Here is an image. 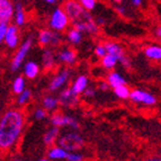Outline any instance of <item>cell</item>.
I'll return each instance as SVG.
<instances>
[{
	"mask_svg": "<svg viewBox=\"0 0 161 161\" xmlns=\"http://www.w3.org/2000/svg\"><path fill=\"white\" fill-rule=\"evenodd\" d=\"M131 3L134 7H140L143 3V0H131Z\"/></svg>",
	"mask_w": 161,
	"mask_h": 161,
	"instance_id": "obj_37",
	"label": "cell"
},
{
	"mask_svg": "<svg viewBox=\"0 0 161 161\" xmlns=\"http://www.w3.org/2000/svg\"><path fill=\"white\" fill-rule=\"evenodd\" d=\"M64 10L68 14L71 23L75 22H82V20H87V19H92V15L89 13V10L85 9L80 1H75V0H69L64 3Z\"/></svg>",
	"mask_w": 161,
	"mask_h": 161,
	"instance_id": "obj_2",
	"label": "cell"
},
{
	"mask_svg": "<svg viewBox=\"0 0 161 161\" xmlns=\"http://www.w3.org/2000/svg\"><path fill=\"white\" fill-rule=\"evenodd\" d=\"M82 32H80L79 30L72 27L70 31H68L67 33V40L69 43L71 44H79L82 41Z\"/></svg>",
	"mask_w": 161,
	"mask_h": 161,
	"instance_id": "obj_26",
	"label": "cell"
},
{
	"mask_svg": "<svg viewBox=\"0 0 161 161\" xmlns=\"http://www.w3.org/2000/svg\"><path fill=\"white\" fill-rule=\"evenodd\" d=\"M55 54L52 50L50 48H45L43 51V55H42V63H43V67L45 69H51L52 67L55 63Z\"/></svg>",
	"mask_w": 161,
	"mask_h": 161,
	"instance_id": "obj_22",
	"label": "cell"
},
{
	"mask_svg": "<svg viewBox=\"0 0 161 161\" xmlns=\"http://www.w3.org/2000/svg\"><path fill=\"white\" fill-rule=\"evenodd\" d=\"M107 81L109 83L110 88L113 89L118 86H122V85H126V79L122 77L118 72H115V71H112L110 73H108Z\"/></svg>",
	"mask_w": 161,
	"mask_h": 161,
	"instance_id": "obj_21",
	"label": "cell"
},
{
	"mask_svg": "<svg viewBox=\"0 0 161 161\" xmlns=\"http://www.w3.org/2000/svg\"><path fill=\"white\" fill-rule=\"evenodd\" d=\"M130 100L133 103H136V104L145 105V106H152L157 103V98L152 94L141 90V89L132 90Z\"/></svg>",
	"mask_w": 161,
	"mask_h": 161,
	"instance_id": "obj_8",
	"label": "cell"
},
{
	"mask_svg": "<svg viewBox=\"0 0 161 161\" xmlns=\"http://www.w3.org/2000/svg\"><path fill=\"white\" fill-rule=\"evenodd\" d=\"M37 38L42 46H59L62 43V36L54 30H42L38 33Z\"/></svg>",
	"mask_w": 161,
	"mask_h": 161,
	"instance_id": "obj_6",
	"label": "cell"
},
{
	"mask_svg": "<svg viewBox=\"0 0 161 161\" xmlns=\"http://www.w3.org/2000/svg\"><path fill=\"white\" fill-rule=\"evenodd\" d=\"M40 73V67L36 62L34 61H28L27 63H25L24 65V75L26 78L28 79H34L37 77V75Z\"/></svg>",
	"mask_w": 161,
	"mask_h": 161,
	"instance_id": "obj_19",
	"label": "cell"
},
{
	"mask_svg": "<svg viewBox=\"0 0 161 161\" xmlns=\"http://www.w3.org/2000/svg\"><path fill=\"white\" fill-rule=\"evenodd\" d=\"M44 1H45V3H54L57 0H44Z\"/></svg>",
	"mask_w": 161,
	"mask_h": 161,
	"instance_id": "obj_41",
	"label": "cell"
},
{
	"mask_svg": "<svg viewBox=\"0 0 161 161\" xmlns=\"http://www.w3.org/2000/svg\"><path fill=\"white\" fill-rule=\"evenodd\" d=\"M94 52H95V55H96V57L100 58V59L104 58L105 55L108 53L107 47H106V44H98V45H96Z\"/></svg>",
	"mask_w": 161,
	"mask_h": 161,
	"instance_id": "obj_30",
	"label": "cell"
},
{
	"mask_svg": "<svg viewBox=\"0 0 161 161\" xmlns=\"http://www.w3.org/2000/svg\"><path fill=\"white\" fill-rule=\"evenodd\" d=\"M113 1H115V3H121V1H123V0H113Z\"/></svg>",
	"mask_w": 161,
	"mask_h": 161,
	"instance_id": "obj_42",
	"label": "cell"
},
{
	"mask_svg": "<svg viewBox=\"0 0 161 161\" xmlns=\"http://www.w3.org/2000/svg\"><path fill=\"white\" fill-rule=\"evenodd\" d=\"M59 100H60V104L63 107H68V108L75 107L79 103V95L75 94L71 88H65L60 92Z\"/></svg>",
	"mask_w": 161,
	"mask_h": 161,
	"instance_id": "obj_10",
	"label": "cell"
},
{
	"mask_svg": "<svg viewBox=\"0 0 161 161\" xmlns=\"http://www.w3.org/2000/svg\"><path fill=\"white\" fill-rule=\"evenodd\" d=\"M31 98H32V92H31L30 89H25L22 94L18 95V100H17V103H18V105H20V106H24V105H26L27 103L30 102Z\"/></svg>",
	"mask_w": 161,
	"mask_h": 161,
	"instance_id": "obj_29",
	"label": "cell"
},
{
	"mask_svg": "<svg viewBox=\"0 0 161 161\" xmlns=\"http://www.w3.org/2000/svg\"><path fill=\"white\" fill-rule=\"evenodd\" d=\"M157 35H158V37H161V26L157 28Z\"/></svg>",
	"mask_w": 161,
	"mask_h": 161,
	"instance_id": "obj_40",
	"label": "cell"
},
{
	"mask_svg": "<svg viewBox=\"0 0 161 161\" xmlns=\"http://www.w3.org/2000/svg\"><path fill=\"white\" fill-rule=\"evenodd\" d=\"M83 96L86 97V98H94L96 96V89L94 87H87V89L83 92Z\"/></svg>",
	"mask_w": 161,
	"mask_h": 161,
	"instance_id": "obj_35",
	"label": "cell"
},
{
	"mask_svg": "<svg viewBox=\"0 0 161 161\" xmlns=\"http://www.w3.org/2000/svg\"><path fill=\"white\" fill-rule=\"evenodd\" d=\"M69 153V151H67L64 148L58 145V147H52L48 149L46 156L50 160H67Z\"/></svg>",
	"mask_w": 161,
	"mask_h": 161,
	"instance_id": "obj_15",
	"label": "cell"
},
{
	"mask_svg": "<svg viewBox=\"0 0 161 161\" xmlns=\"http://www.w3.org/2000/svg\"><path fill=\"white\" fill-rule=\"evenodd\" d=\"M89 86V79L87 78L86 75H79L75 78V80L73 81L72 86H71V89L73 90V92L77 95H81L83 94V92L87 89V87Z\"/></svg>",
	"mask_w": 161,
	"mask_h": 161,
	"instance_id": "obj_17",
	"label": "cell"
},
{
	"mask_svg": "<svg viewBox=\"0 0 161 161\" xmlns=\"http://www.w3.org/2000/svg\"><path fill=\"white\" fill-rule=\"evenodd\" d=\"M96 23L98 24V26H99V25H104L105 24V19L102 18V17H99V18L96 19Z\"/></svg>",
	"mask_w": 161,
	"mask_h": 161,
	"instance_id": "obj_38",
	"label": "cell"
},
{
	"mask_svg": "<svg viewBox=\"0 0 161 161\" xmlns=\"http://www.w3.org/2000/svg\"><path fill=\"white\" fill-rule=\"evenodd\" d=\"M80 3L82 5V7L87 10L92 11L96 7V0H79Z\"/></svg>",
	"mask_w": 161,
	"mask_h": 161,
	"instance_id": "obj_32",
	"label": "cell"
},
{
	"mask_svg": "<svg viewBox=\"0 0 161 161\" xmlns=\"http://www.w3.org/2000/svg\"><path fill=\"white\" fill-rule=\"evenodd\" d=\"M71 20H70L68 14L65 13L64 8H55L48 19V26L51 30L62 32L67 28Z\"/></svg>",
	"mask_w": 161,
	"mask_h": 161,
	"instance_id": "obj_4",
	"label": "cell"
},
{
	"mask_svg": "<svg viewBox=\"0 0 161 161\" xmlns=\"http://www.w3.org/2000/svg\"><path fill=\"white\" fill-rule=\"evenodd\" d=\"M144 55L148 59L159 61L161 60V46L160 45H149L144 48Z\"/></svg>",
	"mask_w": 161,
	"mask_h": 161,
	"instance_id": "obj_23",
	"label": "cell"
},
{
	"mask_svg": "<svg viewBox=\"0 0 161 161\" xmlns=\"http://www.w3.org/2000/svg\"><path fill=\"white\" fill-rule=\"evenodd\" d=\"M114 94L116 97L121 98V99H130V96H131V92L130 88L126 85H122V86H118L116 88L113 89Z\"/></svg>",
	"mask_w": 161,
	"mask_h": 161,
	"instance_id": "obj_27",
	"label": "cell"
},
{
	"mask_svg": "<svg viewBox=\"0 0 161 161\" xmlns=\"http://www.w3.org/2000/svg\"><path fill=\"white\" fill-rule=\"evenodd\" d=\"M117 11L119 14H122V15H123V14H125V8H123V7H118L117 8Z\"/></svg>",
	"mask_w": 161,
	"mask_h": 161,
	"instance_id": "obj_39",
	"label": "cell"
},
{
	"mask_svg": "<svg viewBox=\"0 0 161 161\" xmlns=\"http://www.w3.org/2000/svg\"><path fill=\"white\" fill-rule=\"evenodd\" d=\"M46 116H47V110L45 108H37V109L34 112V118L36 121H43L45 119Z\"/></svg>",
	"mask_w": 161,
	"mask_h": 161,
	"instance_id": "obj_31",
	"label": "cell"
},
{
	"mask_svg": "<svg viewBox=\"0 0 161 161\" xmlns=\"http://www.w3.org/2000/svg\"><path fill=\"white\" fill-rule=\"evenodd\" d=\"M25 126V116L22 110L8 109L0 121V148L9 150L18 143Z\"/></svg>",
	"mask_w": 161,
	"mask_h": 161,
	"instance_id": "obj_1",
	"label": "cell"
},
{
	"mask_svg": "<svg viewBox=\"0 0 161 161\" xmlns=\"http://www.w3.org/2000/svg\"><path fill=\"white\" fill-rule=\"evenodd\" d=\"M14 19H15V24L17 26H23L26 23V13L20 3H17L15 5V15H14Z\"/></svg>",
	"mask_w": 161,
	"mask_h": 161,
	"instance_id": "obj_20",
	"label": "cell"
},
{
	"mask_svg": "<svg viewBox=\"0 0 161 161\" xmlns=\"http://www.w3.org/2000/svg\"><path fill=\"white\" fill-rule=\"evenodd\" d=\"M8 27H9V23L0 22V41L1 42H3V40H5L6 33L8 31Z\"/></svg>",
	"mask_w": 161,
	"mask_h": 161,
	"instance_id": "obj_33",
	"label": "cell"
},
{
	"mask_svg": "<svg viewBox=\"0 0 161 161\" xmlns=\"http://www.w3.org/2000/svg\"><path fill=\"white\" fill-rule=\"evenodd\" d=\"M33 45V40L32 37H28L23 42V44L19 46V48L17 50L15 57L13 58L10 63V70L13 72H16L20 69V67L23 65V62L26 59L27 54L30 53L31 47Z\"/></svg>",
	"mask_w": 161,
	"mask_h": 161,
	"instance_id": "obj_5",
	"label": "cell"
},
{
	"mask_svg": "<svg viewBox=\"0 0 161 161\" xmlns=\"http://www.w3.org/2000/svg\"><path fill=\"white\" fill-rule=\"evenodd\" d=\"M67 160H69V161H81V160H83V156H82V153H80L79 151L70 152Z\"/></svg>",
	"mask_w": 161,
	"mask_h": 161,
	"instance_id": "obj_34",
	"label": "cell"
},
{
	"mask_svg": "<svg viewBox=\"0 0 161 161\" xmlns=\"http://www.w3.org/2000/svg\"><path fill=\"white\" fill-rule=\"evenodd\" d=\"M58 145L64 148L69 152H75L83 148L85 140L77 132H67L58 140Z\"/></svg>",
	"mask_w": 161,
	"mask_h": 161,
	"instance_id": "obj_3",
	"label": "cell"
},
{
	"mask_svg": "<svg viewBox=\"0 0 161 161\" xmlns=\"http://www.w3.org/2000/svg\"><path fill=\"white\" fill-rule=\"evenodd\" d=\"M3 42H5L6 46L11 48V50H14V48H16L18 46L19 32H18V28H17V25H9Z\"/></svg>",
	"mask_w": 161,
	"mask_h": 161,
	"instance_id": "obj_13",
	"label": "cell"
},
{
	"mask_svg": "<svg viewBox=\"0 0 161 161\" xmlns=\"http://www.w3.org/2000/svg\"><path fill=\"white\" fill-rule=\"evenodd\" d=\"M60 104V100H59V97H54V96H46L43 98V102H42V105H43V107L45 108L46 110L48 112H53L58 108Z\"/></svg>",
	"mask_w": 161,
	"mask_h": 161,
	"instance_id": "obj_25",
	"label": "cell"
},
{
	"mask_svg": "<svg viewBox=\"0 0 161 161\" xmlns=\"http://www.w3.org/2000/svg\"><path fill=\"white\" fill-rule=\"evenodd\" d=\"M57 60L65 64H73L77 60V53L71 48H63L57 55Z\"/></svg>",
	"mask_w": 161,
	"mask_h": 161,
	"instance_id": "obj_16",
	"label": "cell"
},
{
	"mask_svg": "<svg viewBox=\"0 0 161 161\" xmlns=\"http://www.w3.org/2000/svg\"><path fill=\"white\" fill-rule=\"evenodd\" d=\"M15 15V6L11 0H0V22L9 23Z\"/></svg>",
	"mask_w": 161,
	"mask_h": 161,
	"instance_id": "obj_12",
	"label": "cell"
},
{
	"mask_svg": "<svg viewBox=\"0 0 161 161\" xmlns=\"http://www.w3.org/2000/svg\"><path fill=\"white\" fill-rule=\"evenodd\" d=\"M160 160H161V158H160Z\"/></svg>",
	"mask_w": 161,
	"mask_h": 161,
	"instance_id": "obj_43",
	"label": "cell"
},
{
	"mask_svg": "<svg viewBox=\"0 0 161 161\" xmlns=\"http://www.w3.org/2000/svg\"><path fill=\"white\" fill-rule=\"evenodd\" d=\"M110 86L109 83H108V81H100L99 85H98V89H99L100 92H107Z\"/></svg>",
	"mask_w": 161,
	"mask_h": 161,
	"instance_id": "obj_36",
	"label": "cell"
},
{
	"mask_svg": "<svg viewBox=\"0 0 161 161\" xmlns=\"http://www.w3.org/2000/svg\"><path fill=\"white\" fill-rule=\"evenodd\" d=\"M70 77H71V71L69 69H63L58 73L55 77L51 80L50 85H48V89L50 92H58L61 88L67 85V82L69 81Z\"/></svg>",
	"mask_w": 161,
	"mask_h": 161,
	"instance_id": "obj_9",
	"label": "cell"
},
{
	"mask_svg": "<svg viewBox=\"0 0 161 161\" xmlns=\"http://www.w3.org/2000/svg\"><path fill=\"white\" fill-rule=\"evenodd\" d=\"M72 25L75 28H77L82 33H86V34H96L98 32V24L92 18L82 20V22L72 23Z\"/></svg>",
	"mask_w": 161,
	"mask_h": 161,
	"instance_id": "obj_14",
	"label": "cell"
},
{
	"mask_svg": "<svg viewBox=\"0 0 161 161\" xmlns=\"http://www.w3.org/2000/svg\"><path fill=\"white\" fill-rule=\"evenodd\" d=\"M60 137V127L53 126L43 136V142L45 145H53Z\"/></svg>",
	"mask_w": 161,
	"mask_h": 161,
	"instance_id": "obj_18",
	"label": "cell"
},
{
	"mask_svg": "<svg viewBox=\"0 0 161 161\" xmlns=\"http://www.w3.org/2000/svg\"><path fill=\"white\" fill-rule=\"evenodd\" d=\"M118 62H119V61H118L117 57H115V55H113V54L107 53L104 58H102V61H100V63H102V67L104 68V69L112 70V69H114V68L116 67V64H117Z\"/></svg>",
	"mask_w": 161,
	"mask_h": 161,
	"instance_id": "obj_24",
	"label": "cell"
},
{
	"mask_svg": "<svg viewBox=\"0 0 161 161\" xmlns=\"http://www.w3.org/2000/svg\"><path fill=\"white\" fill-rule=\"evenodd\" d=\"M25 87H26V82H25V79L20 75L16 77L13 81V92L16 95L22 94L25 90Z\"/></svg>",
	"mask_w": 161,
	"mask_h": 161,
	"instance_id": "obj_28",
	"label": "cell"
},
{
	"mask_svg": "<svg viewBox=\"0 0 161 161\" xmlns=\"http://www.w3.org/2000/svg\"><path fill=\"white\" fill-rule=\"evenodd\" d=\"M51 124L53 126L58 127H63V126H69L72 130H78L79 129V122L75 119V117L70 115H64L62 113H55L51 116Z\"/></svg>",
	"mask_w": 161,
	"mask_h": 161,
	"instance_id": "obj_7",
	"label": "cell"
},
{
	"mask_svg": "<svg viewBox=\"0 0 161 161\" xmlns=\"http://www.w3.org/2000/svg\"><path fill=\"white\" fill-rule=\"evenodd\" d=\"M106 47H107L108 53L113 54V55L118 58L119 63H122L124 67L130 68V64H131L130 59L125 55V52H124L123 47H122L119 44L115 43V42H107V43H106Z\"/></svg>",
	"mask_w": 161,
	"mask_h": 161,
	"instance_id": "obj_11",
	"label": "cell"
}]
</instances>
